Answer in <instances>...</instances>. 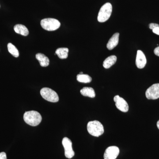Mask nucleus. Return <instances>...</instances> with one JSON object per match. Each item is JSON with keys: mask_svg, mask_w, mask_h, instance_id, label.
I'll use <instances>...</instances> for the list:
<instances>
[{"mask_svg": "<svg viewBox=\"0 0 159 159\" xmlns=\"http://www.w3.org/2000/svg\"><path fill=\"white\" fill-rule=\"evenodd\" d=\"M24 119L27 124L35 126L39 125L42 120V117L39 113L36 111H26L24 114Z\"/></svg>", "mask_w": 159, "mask_h": 159, "instance_id": "1", "label": "nucleus"}, {"mask_svg": "<svg viewBox=\"0 0 159 159\" xmlns=\"http://www.w3.org/2000/svg\"><path fill=\"white\" fill-rule=\"evenodd\" d=\"M88 131L93 136L98 137L104 133V128L101 122L97 120L89 122L87 125Z\"/></svg>", "mask_w": 159, "mask_h": 159, "instance_id": "2", "label": "nucleus"}, {"mask_svg": "<svg viewBox=\"0 0 159 159\" xmlns=\"http://www.w3.org/2000/svg\"><path fill=\"white\" fill-rule=\"evenodd\" d=\"M112 11V6L110 3H107L103 5L99 10L98 13V21L100 23H103L106 21L110 17Z\"/></svg>", "mask_w": 159, "mask_h": 159, "instance_id": "3", "label": "nucleus"}, {"mask_svg": "<svg viewBox=\"0 0 159 159\" xmlns=\"http://www.w3.org/2000/svg\"><path fill=\"white\" fill-rule=\"evenodd\" d=\"M40 24L43 29L48 31H55L61 26L59 21L54 18L44 19L41 21Z\"/></svg>", "mask_w": 159, "mask_h": 159, "instance_id": "4", "label": "nucleus"}, {"mask_svg": "<svg viewBox=\"0 0 159 159\" xmlns=\"http://www.w3.org/2000/svg\"><path fill=\"white\" fill-rule=\"evenodd\" d=\"M40 94L44 99L49 102H58L59 97L56 92L48 88H43L40 90Z\"/></svg>", "mask_w": 159, "mask_h": 159, "instance_id": "5", "label": "nucleus"}, {"mask_svg": "<svg viewBox=\"0 0 159 159\" xmlns=\"http://www.w3.org/2000/svg\"><path fill=\"white\" fill-rule=\"evenodd\" d=\"M63 146L65 149V155L66 157L71 159L74 156L75 153L72 148V142L66 137L63 138L62 141Z\"/></svg>", "mask_w": 159, "mask_h": 159, "instance_id": "6", "label": "nucleus"}, {"mask_svg": "<svg viewBox=\"0 0 159 159\" xmlns=\"http://www.w3.org/2000/svg\"><path fill=\"white\" fill-rule=\"evenodd\" d=\"M145 96L148 99H156L159 98V83L155 84L148 88L145 92Z\"/></svg>", "mask_w": 159, "mask_h": 159, "instance_id": "7", "label": "nucleus"}, {"mask_svg": "<svg viewBox=\"0 0 159 159\" xmlns=\"http://www.w3.org/2000/svg\"><path fill=\"white\" fill-rule=\"evenodd\" d=\"M114 100L116 102V107L119 110L123 112H126L129 110V106L127 102L118 95L114 97Z\"/></svg>", "mask_w": 159, "mask_h": 159, "instance_id": "8", "label": "nucleus"}, {"mask_svg": "<svg viewBox=\"0 0 159 159\" xmlns=\"http://www.w3.org/2000/svg\"><path fill=\"white\" fill-rule=\"evenodd\" d=\"M119 153V149L116 146H112L107 148L104 154V159H116Z\"/></svg>", "mask_w": 159, "mask_h": 159, "instance_id": "9", "label": "nucleus"}, {"mask_svg": "<svg viewBox=\"0 0 159 159\" xmlns=\"http://www.w3.org/2000/svg\"><path fill=\"white\" fill-rule=\"evenodd\" d=\"M147 62L145 54L141 50L137 51L136 65L139 69H143L145 67Z\"/></svg>", "mask_w": 159, "mask_h": 159, "instance_id": "10", "label": "nucleus"}, {"mask_svg": "<svg viewBox=\"0 0 159 159\" xmlns=\"http://www.w3.org/2000/svg\"><path fill=\"white\" fill-rule=\"evenodd\" d=\"M119 33H116L111 37L107 45V47L108 50H112L118 45L119 41Z\"/></svg>", "mask_w": 159, "mask_h": 159, "instance_id": "11", "label": "nucleus"}, {"mask_svg": "<svg viewBox=\"0 0 159 159\" xmlns=\"http://www.w3.org/2000/svg\"><path fill=\"white\" fill-rule=\"evenodd\" d=\"M36 58L39 61L40 65L42 67H47L50 63V60L48 57H47L44 54L41 53H38L36 54Z\"/></svg>", "mask_w": 159, "mask_h": 159, "instance_id": "12", "label": "nucleus"}, {"mask_svg": "<svg viewBox=\"0 0 159 159\" xmlns=\"http://www.w3.org/2000/svg\"><path fill=\"white\" fill-rule=\"evenodd\" d=\"M14 30L16 33L23 36H27L29 34V30L26 26L20 24L16 25L14 27Z\"/></svg>", "mask_w": 159, "mask_h": 159, "instance_id": "13", "label": "nucleus"}, {"mask_svg": "<svg viewBox=\"0 0 159 159\" xmlns=\"http://www.w3.org/2000/svg\"><path fill=\"white\" fill-rule=\"evenodd\" d=\"M117 57L115 55H111L107 57L103 62V66L104 68L109 69L114 65L117 61Z\"/></svg>", "mask_w": 159, "mask_h": 159, "instance_id": "14", "label": "nucleus"}, {"mask_svg": "<svg viewBox=\"0 0 159 159\" xmlns=\"http://www.w3.org/2000/svg\"><path fill=\"white\" fill-rule=\"evenodd\" d=\"M80 93L84 97L94 98L96 97V93L94 89L91 87H84L80 90Z\"/></svg>", "mask_w": 159, "mask_h": 159, "instance_id": "15", "label": "nucleus"}, {"mask_svg": "<svg viewBox=\"0 0 159 159\" xmlns=\"http://www.w3.org/2000/svg\"><path fill=\"white\" fill-rule=\"evenodd\" d=\"M68 53L69 49L67 48H59L55 51V54H57L59 58L61 59L67 58Z\"/></svg>", "mask_w": 159, "mask_h": 159, "instance_id": "16", "label": "nucleus"}, {"mask_svg": "<svg viewBox=\"0 0 159 159\" xmlns=\"http://www.w3.org/2000/svg\"><path fill=\"white\" fill-rule=\"evenodd\" d=\"M77 79L79 82L84 83H89L91 82L92 80V77L87 74H78L77 75Z\"/></svg>", "mask_w": 159, "mask_h": 159, "instance_id": "17", "label": "nucleus"}, {"mask_svg": "<svg viewBox=\"0 0 159 159\" xmlns=\"http://www.w3.org/2000/svg\"><path fill=\"white\" fill-rule=\"evenodd\" d=\"M8 51L14 57H17L19 56V52L16 47L13 45L11 43H9L8 44Z\"/></svg>", "mask_w": 159, "mask_h": 159, "instance_id": "18", "label": "nucleus"}, {"mask_svg": "<svg viewBox=\"0 0 159 159\" xmlns=\"http://www.w3.org/2000/svg\"><path fill=\"white\" fill-rule=\"evenodd\" d=\"M159 25L157 24H155V23H151L149 25V29H152V30L157 28V27H159Z\"/></svg>", "mask_w": 159, "mask_h": 159, "instance_id": "19", "label": "nucleus"}, {"mask_svg": "<svg viewBox=\"0 0 159 159\" xmlns=\"http://www.w3.org/2000/svg\"><path fill=\"white\" fill-rule=\"evenodd\" d=\"M0 159H7V156L5 152H2L0 153Z\"/></svg>", "mask_w": 159, "mask_h": 159, "instance_id": "20", "label": "nucleus"}, {"mask_svg": "<svg viewBox=\"0 0 159 159\" xmlns=\"http://www.w3.org/2000/svg\"><path fill=\"white\" fill-rule=\"evenodd\" d=\"M154 53L155 55L159 57V47H157V48L154 49Z\"/></svg>", "mask_w": 159, "mask_h": 159, "instance_id": "21", "label": "nucleus"}, {"mask_svg": "<svg viewBox=\"0 0 159 159\" xmlns=\"http://www.w3.org/2000/svg\"><path fill=\"white\" fill-rule=\"evenodd\" d=\"M152 32H153L154 33H155V34L159 35V26L155 28V29H153V30H152Z\"/></svg>", "mask_w": 159, "mask_h": 159, "instance_id": "22", "label": "nucleus"}, {"mask_svg": "<svg viewBox=\"0 0 159 159\" xmlns=\"http://www.w3.org/2000/svg\"><path fill=\"white\" fill-rule=\"evenodd\" d=\"M157 126L158 128L159 129V120L157 122Z\"/></svg>", "mask_w": 159, "mask_h": 159, "instance_id": "23", "label": "nucleus"}, {"mask_svg": "<svg viewBox=\"0 0 159 159\" xmlns=\"http://www.w3.org/2000/svg\"><path fill=\"white\" fill-rule=\"evenodd\" d=\"M80 74H83V72H80Z\"/></svg>", "mask_w": 159, "mask_h": 159, "instance_id": "24", "label": "nucleus"}]
</instances>
